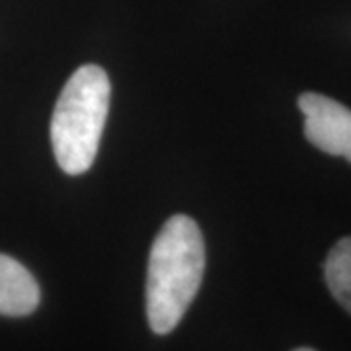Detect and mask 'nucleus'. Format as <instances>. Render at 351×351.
Segmentation results:
<instances>
[{"instance_id": "obj_1", "label": "nucleus", "mask_w": 351, "mask_h": 351, "mask_svg": "<svg viewBox=\"0 0 351 351\" xmlns=\"http://www.w3.org/2000/svg\"><path fill=\"white\" fill-rule=\"evenodd\" d=\"M205 240L188 215L170 217L152 242L147 269V318L154 334L174 330L193 302L205 274Z\"/></svg>"}, {"instance_id": "obj_2", "label": "nucleus", "mask_w": 351, "mask_h": 351, "mask_svg": "<svg viewBox=\"0 0 351 351\" xmlns=\"http://www.w3.org/2000/svg\"><path fill=\"white\" fill-rule=\"evenodd\" d=\"M112 100V82L98 64H82L59 94L51 117V145L64 174L90 170L100 149Z\"/></svg>"}, {"instance_id": "obj_3", "label": "nucleus", "mask_w": 351, "mask_h": 351, "mask_svg": "<svg viewBox=\"0 0 351 351\" xmlns=\"http://www.w3.org/2000/svg\"><path fill=\"white\" fill-rule=\"evenodd\" d=\"M299 108L304 115V137L316 149L334 156H343L351 162L350 108L316 92L301 94Z\"/></svg>"}, {"instance_id": "obj_4", "label": "nucleus", "mask_w": 351, "mask_h": 351, "mask_svg": "<svg viewBox=\"0 0 351 351\" xmlns=\"http://www.w3.org/2000/svg\"><path fill=\"white\" fill-rule=\"evenodd\" d=\"M41 301L36 277L12 256L0 254V314L22 318L36 313Z\"/></svg>"}, {"instance_id": "obj_5", "label": "nucleus", "mask_w": 351, "mask_h": 351, "mask_svg": "<svg viewBox=\"0 0 351 351\" xmlns=\"http://www.w3.org/2000/svg\"><path fill=\"white\" fill-rule=\"evenodd\" d=\"M324 279L332 297L351 314V237H346L330 250L324 262Z\"/></svg>"}, {"instance_id": "obj_6", "label": "nucleus", "mask_w": 351, "mask_h": 351, "mask_svg": "<svg viewBox=\"0 0 351 351\" xmlns=\"http://www.w3.org/2000/svg\"><path fill=\"white\" fill-rule=\"evenodd\" d=\"M293 351H314L313 348H297V350H293Z\"/></svg>"}]
</instances>
